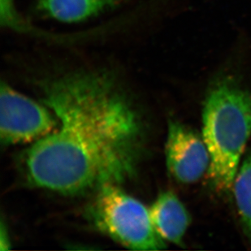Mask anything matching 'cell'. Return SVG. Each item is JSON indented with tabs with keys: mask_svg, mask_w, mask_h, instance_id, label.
<instances>
[{
	"mask_svg": "<svg viewBox=\"0 0 251 251\" xmlns=\"http://www.w3.org/2000/svg\"><path fill=\"white\" fill-rule=\"evenodd\" d=\"M55 129L25 155L28 181L64 195H85L130 179L142 160V116L111 74L79 71L41 82Z\"/></svg>",
	"mask_w": 251,
	"mask_h": 251,
	"instance_id": "obj_1",
	"label": "cell"
},
{
	"mask_svg": "<svg viewBox=\"0 0 251 251\" xmlns=\"http://www.w3.org/2000/svg\"><path fill=\"white\" fill-rule=\"evenodd\" d=\"M201 135L211 157L209 185L228 192L251 136V91L229 78L214 84L204 101Z\"/></svg>",
	"mask_w": 251,
	"mask_h": 251,
	"instance_id": "obj_2",
	"label": "cell"
},
{
	"mask_svg": "<svg viewBox=\"0 0 251 251\" xmlns=\"http://www.w3.org/2000/svg\"><path fill=\"white\" fill-rule=\"evenodd\" d=\"M88 217L100 232L128 249L160 251L167 242L152 223L149 209L118 185L103 186L89 206Z\"/></svg>",
	"mask_w": 251,
	"mask_h": 251,
	"instance_id": "obj_3",
	"label": "cell"
},
{
	"mask_svg": "<svg viewBox=\"0 0 251 251\" xmlns=\"http://www.w3.org/2000/svg\"><path fill=\"white\" fill-rule=\"evenodd\" d=\"M57 126L52 111L17 92L5 82L0 88V140L2 145L35 142Z\"/></svg>",
	"mask_w": 251,
	"mask_h": 251,
	"instance_id": "obj_4",
	"label": "cell"
},
{
	"mask_svg": "<svg viewBox=\"0 0 251 251\" xmlns=\"http://www.w3.org/2000/svg\"><path fill=\"white\" fill-rule=\"evenodd\" d=\"M165 156L169 173L183 184L199 181L207 174L211 164L202 135L176 121L168 123Z\"/></svg>",
	"mask_w": 251,
	"mask_h": 251,
	"instance_id": "obj_5",
	"label": "cell"
},
{
	"mask_svg": "<svg viewBox=\"0 0 251 251\" xmlns=\"http://www.w3.org/2000/svg\"><path fill=\"white\" fill-rule=\"evenodd\" d=\"M149 211L152 223L159 236L166 242L183 246L191 218L179 198L171 191L161 193Z\"/></svg>",
	"mask_w": 251,
	"mask_h": 251,
	"instance_id": "obj_6",
	"label": "cell"
},
{
	"mask_svg": "<svg viewBox=\"0 0 251 251\" xmlns=\"http://www.w3.org/2000/svg\"><path fill=\"white\" fill-rule=\"evenodd\" d=\"M126 0H38L41 12L53 19L66 23L83 22Z\"/></svg>",
	"mask_w": 251,
	"mask_h": 251,
	"instance_id": "obj_7",
	"label": "cell"
},
{
	"mask_svg": "<svg viewBox=\"0 0 251 251\" xmlns=\"http://www.w3.org/2000/svg\"><path fill=\"white\" fill-rule=\"evenodd\" d=\"M232 188L242 225L251 237V151L240 165Z\"/></svg>",
	"mask_w": 251,
	"mask_h": 251,
	"instance_id": "obj_8",
	"label": "cell"
},
{
	"mask_svg": "<svg viewBox=\"0 0 251 251\" xmlns=\"http://www.w3.org/2000/svg\"><path fill=\"white\" fill-rule=\"evenodd\" d=\"M1 17L2 24L7 26H14L17 24L13 11V0H1Z\"/></svg>",
	"mask_w": 251,
	"mask_h": 251,
	"instance_id": "obj_9",
	"label": "cell"
},
{
	"mask_svg": "<svg viewBox=\"0 0 251 251\" xmlns=\"http://www.w3.org/2000/svg\"><path fill=\"white\" fill-rule=\"evenodd\" d=\"M0 250L6 251L9 250L11 247L9 237L7 235V227H5L3 223L1 224V229H0Z\"/></svg>",
	"mask_w": 251,
	"mask_h": 251,
	"instance_id": "obj_10",
	"label": "cell"
}]
</instances>
